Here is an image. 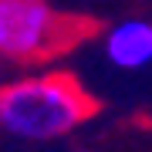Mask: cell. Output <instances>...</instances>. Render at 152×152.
I'll return each instance as SVG.
<instances>
[{"mask_svg":"<svg viewBox=\"0 0 152 152\" xmlns=\"http://www.w3.org/2000/svg\"><path fill=\"white\" fill-rule=\"evenodd\" d=\"M98 112V102L85 91L75 75L20 78L0 88V132L24 142H51L75 132Z\"/></svg>","mask_w":152,"mask_h":152,"instance_id":"obj_1","label":"cell"},{"mask_svg":"<svg viewBox=\"0 0 152 152\" xmlns=\"http://www.w3.org/2000/svg\"><path fill=\"white\" fill-rule=\"evenodd\" d=\"M95 31L91 17L64 14L51 0H0V61H51L75 51Z\"/></svg>","mask_w":152,"mask_h":152,"instance_id":"obj_2","label":"cell"},{"mask_svg":"<svg viewBox=\"0 0 152 152\" xmlns=\"http://www.w3.org/2000/svg\"><path fill=\"white\" fill-rule=\"evenodd\" d=\"M105 58L122 71L145 68L152 61V20H122L105 34Z\"/></svg>","mask_w":152,"mask_h":152,"instance_id":"obj_3","label":"cell"}]
</instances>
